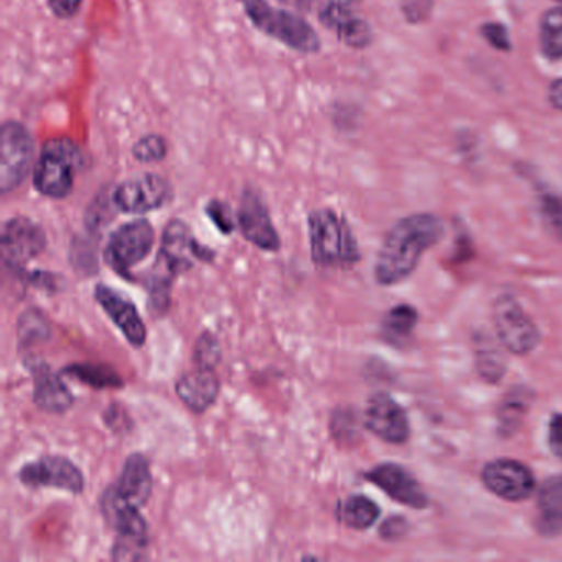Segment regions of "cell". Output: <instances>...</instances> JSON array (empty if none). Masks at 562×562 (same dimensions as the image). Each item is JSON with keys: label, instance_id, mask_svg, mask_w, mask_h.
<instances>
[{"label": "cell", "instance_id": "1", "mask_svg": "<svg viewBox=\"0 0 562 562\" xmlns=\"http://www.w3.org/2000/svg\"><path fill=\"white\" fill-rule=\"evenodd\" d=\"M443 225L436 215L417 213L400 220L387 232L374 265V279L381 285H396L413 274L420 258L439 243Z\"/></svg>", "mask_w": 562, "mask_h": 562}, {"label": "cell", "instance_id": "2", "mask_svg": "<svg viewBox=\"0 0 562 562\" xmlns=\"http://www.w3.org/2000/svg\"><path fill=\"white\" fill-rule=\"evenodd\" d=\"M312 259L324 268H350L360 259L357 239L344 216L334 210H315L308 216Z\"/></svg>", "mask_w": 562, "mask_h": 562}, {"label": "cell", "instance_id": "3", "mask_svg": "<svg viewBox=\"0 0 562 562\" xmlns=\"http://www.w3.org/2000/svg\"><path fill=\"white\" fill-rule=\"evenodd\" d=\"M249 21L268 37L302 55L317 54L321 38L305 19L294 12L276 9L268 0H241Z\"/></svg>", "mask_w": 562, "mask_h": 562}, {"label": "cell", "instance_id": "4", "mask_svg": "<svg viewBox=\"0 0 562 562\" xmlns=\"http://www.w3.org/2000/svg\"><path fill=\"white\" fill-rule=\"evenodd\" d=\"M83 157L80 147L67 137H55L42 147L34 166V187L48 199L61 200L70 195L75 177Z\"/></svg>", "mask_w": 562, "mask_h": 562}, {"label": "cell", "instance_id": "5", "mask_svg": "<svg viewBox=\"0 0 562 562\" xmlns=\"http://www.w3.org/2000/svg\"><path fill=\"white\" fill-rule=\"evenodd\" d=\"M103 512L117 532L113 558L117 561H124V559L136 561V559L146 558L147 525L139 508L124 502L113 486L104 493Z\"/></svg>", "mask_w": 562, "mask_h": 562}, {"label": "cell", "instance_id": "6", "mask_svg": "<svg viewBox=\"0 0 562 562\" xmlns=\"http://www.w3.org/2000/svg\"><path fill=\"white\" fill-rule=\"evenodd\" d=\"M35 144L24 124L5 121L0 134V189L2 193L19 189L34 164Z\"/></svg>", "mask_w": 562, "mask_h": 562}, {"label": "cell", "instance_id": "7", "mask_svg": "<svg viewBox=\"0 0 562 562\" xmlns=\"http://www.w3.org/2000/svg\"><path fill=\"white\" fill-rule=\"evenodd\" d=\"M493 322L498 340L513 355H528L536 350L541 334L538 325L512 295H499L493 305Z\"/></svg>", "mask_w": 562, "mask_h": 562}, {"label": "cell", "instance_id": "8", "mask_svg": "<svg viewBox=\"0 0 562 562\" xmlns=\"http://www.w3.org/2000/svg\"><path fill=\"white\" fill-rule=\"evenodd\" d=\"M154 241L156 233L147 220L124 223L108 239L104 258L117 274L127 276L134 266L149 256Z\"/></svg>", "mask_w": 562, "mask_h": 562}, {"label": "cell", "instance_id": "9", "mask_svg": "<svg viewBox=\"0 0 562 562\" xmlns=\"http://www.w3.org/2000/svg\"><path fill=\"white\" fill-rule=\"evenodd\" d=\"M363 0H317L321 24L350 48H367L373 41L370 24L361 18Z\"/></svg>", "mask_w": 562, "mask_h": 562}, {"label": "cell", "instance_id": "10", "mask_svg": "<svg viewBox=\"0 0 562 562\" xmlns=\"http://www.w3.org/2000/svg\"><path fill=\"white\" fill-rule=\"evenodd\" d=\"M172 196V186L164 177L144 173L120 183L114 190L113 203L120 212L143 215L162 209Z\"/></svg>", "mask_w": 562, "mask_h": 562}, {"label": "cell", "instance_id": "11", "mask_svg": "<svg viewBox=\"0 0 562 562\" xmlns=\"http://www.w3.org/2000/svg\"><path fill=\"white\" fill-rule=\"evenodd\" d=\"M47 246L44 229L34 220L15 216L2 226V259L12 269H21L32 259L44 252Z\"/></svg>", "mask_w": 562, "mask_h": 562}, {"label": "cell", "instance_id": "12", "mask_svg": "<svg viewBox=\"0 0 562 562\" xmlns=\"http://www.w3.org/2000/svg\"><path fill=\"white\" fill-rule=\"evenodd\" d=\"M19 479L34 488H58L65 492H83L85 476L81 470L67 457L47 456L22 467Z\"/></svg>", "mask_w": 562, "mask_h": 562}, {"label": "cell", "instance_id": "13", "mask_svg": "<svg viewBox=\"0 0 562 562\" xmlns=\"http://www.w3.org/2000/svg\"><path fill=\"white\" fill-rule=\"evenodd\" d=\"M483 485L488 492L506 502H521L535 492L536 480L525 463L498 459L486 463L482 470Z\"/></svg>", "mask_w": 562, "mask_h": 562}, {"label": "cell", "instance_id": "14", "mask_svg": "<svg viewBox=\"0 0 562 562\" xmlns=\"http://www.w3.org/2000/svg\"><path fill=\"white\" fill-rule=\"evenodd\" d=\"M238 226L243 236L265 251H278L281 238L272 225L268 206L256 190L246 189L238 209Z\"/></svg>", "mask_w": 562, "mask_h": 562}, {"label": "cell", "instance_id": "15", "mask_svg": "<svg viewBox=\"0 0 562 562\" xmlns=\"http://www.w3.org/2000/svg\"><path fill=\"white\" fill-rule=\"evenodd\" d=\"M159 258L169 265L173 271H187L192 268L193 261H212L213 251L203 246L193 236L192 229L182 220H173L164 229L162 248Z\"/></svg>", "mask_w": 562, "mask_h": 562}, {"label": "cell", "instance_id": "16", "mask_svg": "<svg viewBox=\"0 0 562 562\" xmlns=\"http://www.w3.org/2000/svg\"><path fill=\"white\" fill-rule=\"evenodd\" d=\"M364 426L387 443H404L409 439V419L406 411L390 396L378 393L368 401Z\"/></svg>", "mask_w": 562, "mask_h": 562}, {"label": "cell", "instance_id": "17", "mask_svg": "<svg viewBox=\"0 0 562 562\" xmlns=\"http://www.w3.org/2000/svg\"><path fill=\"white\" fill-rule=\"evenodd\" d=\"M367 479L391 498L409 508L424 509L429 505V498L419 482L397 463H381L367 473Z\"/></svg>", "mask_w": 562, "mask_h": 562}, {"label": "cell", "instance_id": "18", "mask_svg": "<svg viewBox=\"0 0 562 562\" xmlns=\"http://www.w3.org/2000/svg\"><path fill=\"white\" fill-rule=\"evenodd\" d=\"M94 297L131 345L143 347L146 344L147 328L133 302L106 284L98 285Z\"/></svg>", "mask_w": 562, "mask_h": 562}, {"label": "cell", "instance_id": "19", "mask_svg": "<svg viewBox=\"0 0 562 562\" xmlns=\"http://www.w3.org/2000/svg\"><path fill=\"white\" fill-rule=\"evenodd\" d=\"M114 490L130 505L137 506V508L146 505L149 502L150 493H153V473H150L147 457H144L143 453H133L127 457Z\"/></svg>", "mask_w": 562, "mask_h": 562}, {"label": "cell", "instance_id": "20", "mask_svg": "<svg viewBox=\"0 0 562 562\" xmlns=\"http://www.w3.org/2000/svg\"><path fill=\"white\" fill-rule=\"evenodd\" d=\"M176 393L190 411L205 413L218 397L220 381L213 370L196 368L177 381Z\"/></svg>", "mask_w": 562, "mask_h": 562}, {"label": "cell", "instance_id": "21", "mask_svg": "<svg viewBox=\"0 0 562 562\" xmlns=\"http://www.w3.org/2000/svg\"><path fill=\"white\" fill-rule=\"evenodd\" d=\"M35 391L34 401L42 411L50 414H64L74 404V394L65 386L61 378L52 373L47 364L34 367Z\"/></svg>", "mask_w": 562, "mask_h": 562}, {"label": "cell", "instance_id": "22", "mask_svg": "<svg viewBox=\"0 0 562 562\" xmlns=\"http://www.w3.org/2000/svg\"><path fill=\"white\" fill-rule=\"evenodd\" d=\"M539 529L542 535L554 536L562 532V475L546 480L539 492Z\"/></svg>", "mask_w": 562, "mask_h": 562}, {"label": "cell", "instance_id": "23", "mask_svg": "<svg viewBox=\"0 0 562 562\" xmlns=\"http://www.w3.org/2000/svg\"><path fill=\"white\" fill-rule=\"evenodd\" d=\"M532 393L526 387H513L498 407V430L508 437L521 427L529 406H531Z\"/></svg>", "mask_w": 562, "mask_h": 562}, {"label": "cell", "instance_id": "24", "mask_svg": "<svg viewBox=\"0 0 562 562\" xmlns=\"http://www.w3.org/2000/svg\"><path fill=\"white\" fill-rule=\"evenodd\" d=\"M475 363L480 378L488 383H498L505 374V357L486 334L475 338Z\"/></svg>", "mask_w": 562, "mask_h": 562}, {"label": "cell", "instance_id": "25", "mask_svg": "<svg viewBox=\"0 0 562 562\" xmlns=\"http://www.w3.org/2000/svg\"><path fill=\"white\" fill-rule=\"evenodd\" d=\"M68 376L94 390H117L123 387V378L106 364L77 363L65 370Z\"/></svg>", "mask_w": 562, "mask_h": 562}, {"label": "cell", "instance_id": "26", "mask_svg": "<svg viewBox=\"0 0 562 562\" xmlns=\"http://www.w3.org/2000/svg\"><path fill=\"white\" fill-rule=\"evenodd\" d=\"M417 324V311L411 305L401 304L391 308L383 321V335L394 345L409 340Z\"/></svg>", "mask_w": 562, "mask_h": 562}, {"label": "cell", "instance_id": "27", "mask_svg": "<svg viewBox=\"0 0 562 562\" xmlns=\"http://www.w3.org/2000/svg\"><path fill=\"white\" fill-rule=\"evenodd\" d=\"M539 47L549 60H562V8H552L539 24Z\"/></svg>", "mask_w": 562, "mask_h": 562}, {"label": "cell", "instance_id": "28", "mask_svg": "<svg viewBox=\"0 0 562 562\" xmlns=\"http://www.w3.org/2000/svg\"><path fill=\"white\" fill-rule=\"evenodd\" d=\"M340 518L350 528L368 529L380 518V506L368 496L353 495L341 505Z\"/></svg>", "mask_w": 562, "mask_h": 562}, {"label": "cell", "instance_id": "29", "mask_svg": "<svg viewBox=\"0 0 562 562\" xmlns=\"http://www.w3.org/2000/svg\"><path fill=\"white\" fill-rule=\"evenodd\" d=\"M169 154V144L160 134H147L133 146L134 159L144 164L160 162Z\"/></svg>", "mask_w": 562, "mask_h": 562}, {"label": "cell", "instance_id": "30", "mask_svg": "<svg viewBox=\"0 0 562 562\" xmlns=\"http://www.w3.org/2000/svg\"><path fill=\"white\" fill-rule=\"evenodd\" d=\"M48 335H50V327L41 312L29 311L22 315L19 321V337L22 344H38L41 340H47Z\"/></svg>", "mask_w": 562, "mask_h": 562}, {"label": "cell", "instance_id": "31", "mask_svg": "<svg viewBox=\"0 0 562 562\" xmlns=\"http://www.w3.org/2000/svg\"><path fill=\"white\" fill-rule=\"evenodd\" d=\"M539 210H541L542 222L551 235H554L559 241H562V199L554 193H542L539 199Z\"/></svg>", "mask_w": 562, "mask_h": 562}, {"label": "cell", "instance_id": "32", "mask_svg": "<svg viewBox=\"0 0 562 562\" xmlns=\"http://www.w3.org/2000/svg\"><path fill=\"white\" fill-rule=\"evenodd\" d=\"M220 360H222V347H220L218 340L212 334H203L196 340V367L205 368V370H215Z\"/></svg>", "mask_w": 562, "mask_h": 562}, {"label": "cell", "instance_id": "33", "mask_svg": "<svg viewBox=\"0 0 562 562\" xmlns=\"http://www.w3.org/2000/svg\"><path fill=\"white\" fill-rule=\"evenodd\" d=\"M206 215H209L213 225H215L223 235H229V233L235 232L236 220L235 216H233L228 203L212 200V202L206 205Z\"/></svg>", "mask_w": 562, "mask_h": 562}, {"label": "cell", "instance_id": "34", "mask_svg": "<svg viewBox=\"0 0 562 562\" xmlns=\"http://www.w3.org/2000/svg\"><path fill=\"white\" fill-rule=\"evenodd\" d=\"M480 34H482L483 38H485V41L488 42V44L492 45L493 48H496V50H512L508 31H506L505 25L495 24V22H490V24L482 25V29H480Z\"/></svg>", "mask_w": 562, "mask_h": 562}, {"label": "cell", "instance_id": "35", "mask_svg": "<svg viewBox=\"0 0 562 562\" xmlns=\"http://www.w3.org/2000/svg\"><path fill=\"white\" fill-rule=\"evenodd\" d=\"M430 9H432V0H403L401 2L404 18L413 24L426 21L429 18Z\"/></svg>", "mask_w": 562, "mask_h": 562}, {"label": "cell", "instance_id": "36", "mask_svg": "<svg viewBox=\"0 0 562 562\" xmlns=\"http://www.w3.org/2000/svg\"><path fill=\"white\" fill-rule=\"evenodd\" d=\"M548 446L562 460V414H554L549 423Z\"/></svg>", "mask_w": 562, "mask_h": 562}, {"label": "cell", "instance_id": "37", "mask_svg": "<svg viewBox=\"0 0 562 562\" xmlns=\"http://www.w3.org/2000/svg\"><path fill=\"white\" fill-rule=\"evenodd\" d=\"M50 11L57 15L58 19H74L80 12L83 0H48Z\"/></svg>", "mask_w": 562, "mask_h": 562}, {"label": "cell", "instance_id": "38", "mask_svg": "<svg viewBox=\"0 0 562 562\" xmlns=\"http://www.w3.org/2000/svg\"><path fill=\"white\" fill-rule=\"evenodd\" d=\"M407 532V521L400 516L386 519L383 526L380 528L381 538L387 539V541H396V539L403 538Z\"/></svg>", "mask_w": 562, "mask_h": 562}, {"label": "cell", "instance_id": "39", "mask_svg": "<svg viewBox=\"0 0 562 562\" xmlns=\"http://www.w3.org/2000/svg\"><path fill=\"white\" fill-rule=\"evenodd\" d=\"M549 101L555 110L562 111V78L549 87Z\"/></svg>", "mask_w": 562, "mask_h": 562}, {"label": "cell", "instance_id": "40", "mask_svg": "<svg viewBox=\"0 0 562 562\" xmlns=\"http://www.w3.org/2000/svg\"><path fill=\"white\" fill-rule=\"evenodd\" d=\"M278 2H281L285 8L294 9V11L307 12L314 0H278Z\"/></svg>", "mask_w": 562, "mask_h": 562}, {"label": "cell", "instance_id": "41", "mask_svg": "<svg viewBox=\"0 0 562 562\" xmlns=\"http://www.w3.org/2000/svg\"><path fill=\"white\" fill-rule=\"evenodd\" d=\"M558 2H561V4H562V0H558Z\"/></svg>", "mask_w": 562, "mask_h": 562}]
</instances>
